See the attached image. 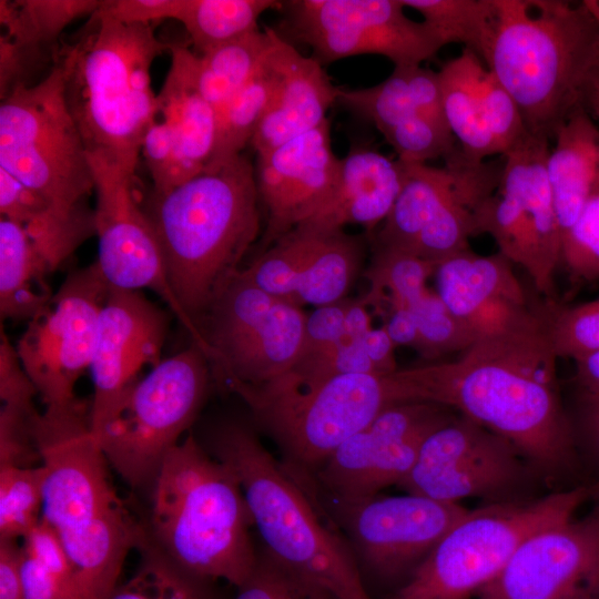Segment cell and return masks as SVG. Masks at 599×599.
<instances>
[{
    "mask_svg": "<svg viewBox=\"0 0 599 599\" xmlns=\"http://www.w3.org/2000/svg\"><path fill=\"white\" fill-rule=\"evenodd\" d=\"M544 306L530 322L477 339L451 362L388 375L395 403L426 402L504 437L548 473L568 468L575 434L562 407Z\"/></svg>",
    "mask_w": 599,
    "mask_h": 599,
    "instance_id": "cell-1",
    "label": "cell"
},
{
    "mask_svg": "<svg viewBox=\"0 0 599 599\" xmlns=\"http://www.w3.org/2000/svg\"><path fill=\"white\" fill-rule=\"evenodd\" d=\"M78 397L45 406L33 424L44 469L41 519L54 531L73 572V599H108L131 550L151 545L111 483L108 461Z\"/></svg>",
    "mask_w": 599,
    "mask_h": 599,
    "instance_id": "cell-2",
    "label": "cell"
},
{
    "mask_svg": "<svg viewBox=\"0 0 599 599\" xmlns=\"http://www.w3.org/2000/svg\"><path fill=\"white\" fill-rule=\"evenodd\" d=\"M170 44L154 24H128L93 13L74 40L55 48L65 104L91 165L135 175L143 138L159 116L151 67Z\"/></svg>",
    "mask_w": 599,
    "mask_h": 599,
    "instance_id": "cell-3",
    "label": "cell"
},
{
    "mask_svg": "<svg viewBox=\"0 0 599 599\" xmlns=\"http://www.w3.org/2000/svg\"><path fill=\"white\" fill-rule=\"evenodd\" d=\"M256 173L241 154L155 195L148 213L170 286L197 321L229 282L261 231Z\"/></svg>",
    "mask_w": 599,
    "mask_h": 599,
    "instance_id": "cell-4",
    "label": "cell"
},
{
    "mask_svg": "<svg viewBox=\"0 0 599 599\" xmlns=\"http://www.w3.org/2000/svg\"><path fill=\"white\" fill-rule=\"evenodd\" d=\"M493 34L483 59L520 109L528 133L552 141L583 105L599 60V23L582 2L494 0Z\"/></svg>",
    "mask_w": 599,
    "mask_h": 599,
    "instance_id": "cell-5",
    "label": "cell"
},
{
    "mask_svg": "<svg viewBox=\"0 0 599 599\" xmlns=\"http://www.w3.org/2000/svg\"><path fill=\"white\" fill-rule=\"evenodd\" d=\"M251 526L234 471L189 434L167 454L152 485L154 546L189 575L238 588L257 561Z\"/></svg>",
    "mask_w": 599,
    "mask_h": 599,
    "instance_id": "cell-6",
    "label": "cell"
},
{
    "mask_svg": "<svg viewBox=\"0 0 599 599\" xmlns=\"http://www.w3.org/2000/svg\"><path fill=\"white\" fill-rule=\"evenodd\" d=\"M212 450L236 475L268 554L337 599H373L339 531L251 427L236 422L220 426Z\"/></svg>",
    "mask_w": 599,
    "mask_h": 599,
    "instance_id": "cell-7",
    "label": "cell"
},
{
    "mask_svg": "<svg viewBox=\"0 0 599 599\" xmlns=\"http://www.w3.org/2000/svg\"><path fill=\"white\" fill-rule=\"evenodd\" d=\"M592 490L578 487L468 510L388 599H469L537 531L569 520Z\"/></svg>",
    "mask_w": 599,
    "mask_h": 599,
    "instance_id": "cell-8",
    "label": "cell"
},
{
    "mask_svg": "<svg viewBox=\"0 0 599 599\" xmlns=\"http://www.w3.org/2000/svg\"><path fill=\"white\" fill-rule=\"evenodd\" d=\"M0 167L64 212L93 211L87 204L93 171L57 63L38 83L20 84L1 99Z\"/></svg>",
    "mask_w": 599,
    "mask_h": 599,
    "instance_id": "cell-9",
    "label": "cell"
},
{
    "mask_svg": "<svg viewBox=\"0 0 599 599\" xmlns=\"http://www.w3.org/2000/svg\"><path fill=\"white\" fill-rule=\"evenodd\" d=\"M211 378L206 356L192 343L140 378L93 433L108 464L132 488L152 487L200 412Z\"/></svg>",
    "mask_w": 599,
    "mask_h": 599,
    "instance_id": "cell-10",
    "label": "cell"
},
{
    "mask_svg": "<svg viewBox=\"0 0 599 599\" xmlns=\"http://www.w3.org/2000/svg\"><path fill=\"white\" fill-rule=\"evenodd\" d=\"M288 457V466L315 473L351 436L395 404L388 375L348 374L311 387L282 378L229 389Z\"/></svg>",
    "mask_w": 599,
    "mask_h": 599,
    "instance_id": "cell-11",
    "label": "cell"
},
{
    "mask_svg": "<svg viewBox=\"0 0 599 599\" xmlns=\"http://www.w3.org/2000/svg\"><path fill=\"white\" fill-rule=\"evenodd\" d=\"M306 314L238 272L197 321L212 378L221 387L260 386L301 357Z\"/></svg>",
    "mask_w": 599,
    "mask_h": 599,
    "instance_id": "cell-12",
    "label": "cell"
},
{
    "mask_svg": "<svg viewBox=\"0 0 599 599\" xmlns=\"http://www.w3.org/2000/svg\"><path fill=\"white\" fill-rule=\"evenodd\" d=\"M550 140L528 133L505 153L497 191L478 211V235H490L510 263L521 266L547 302H556L561 231L546 161Z\"/></svg>",
    "mask_w": 599,
    "mask_h": 599,
    "instance_id": "cell-13",
    "label": "cell"
},
{
    "mask_svg": "<svg viewBox=\"0 0 599 599\" xmlns=\"http://www.w3.org/2000/svg\"><path fill=\"white\" fill-rule=\"evenodd\" d=\"M303 486L332 524L344 530L354 556L384 581L407 580L468 511L458 502L408 493L346 501L325 495L309 480Z\"/></svg>",
    "mask_w": 599,
    "mask_h": 599,
    "instance_id": "cell-14",
    "label": "cell"
},
{
    "mask_svg": "<svg viewBox=\"0 0 599 599\" xmlns=\"http://www.w3.org/2000/svg\"><path fill=\"white\" fill-rule=\"evenodd\" d=\"M285 26L323 65L377 54L394 67L419 65L445 47L424 22L405 13L402 0L283 1Z\"/></svg>",
    "mask_w": 599,
    "mask_h": 599,
    "instance_id": "cell-15",
    "label": "cell"
},
{
    "mask_svg": "<svg viewBox=\"0 0 599 599\" xmlns=\"http://www.w3.org/2000/svg\"><path fill=\"white\" fill-rule=\"evenodd\" d=\"M110 288L94 262L71 272L28 322L16 348L45 406L77 398L74 387L90 369Z\"/></svg>",
    "mask_w": 599,
    "mask_h": 599,
    "instance_id": "cell-16",
    "label": "cell"
},
{
    "mask_svg": "<svg viewBox=\"0 0 599 599\" xmlns=\"http://www.w3.org/2000/svg\"><path fill=\"white\" fill-rule=\"evenodd\" d=\"M521 457L504 437L465 416L453 417L425 438L413 468L397 486L447 502L469 497L514 500L509 496L528 475Z\"/></svg>",
    "mask_w": 599,
    "mask_h": 599,
    "instance_id": "cell-17",
    "label": "cell"
},
{
    "mask_svg": "<svg viewBox=\"0 0 599 599\" xmlns=\"http://www.w3.org/2000/svg\"><path fill=\"white\" fill-rule=\"evenodd\" d=\"M454 416L449 408L426 402H402L384 408L345 440L313 474L314 487L339 500L377 496L398 485L413 468L425 438Z\"/></svg>",
    "mask_w": 599,
    "mask_h": 599,
    "instance_id": "cell-18",
    "label": "cell"
},
{
    "mask_svg": "<svg viewBox=\"0 0 599 599\" xmlns=\"http://www.w3.org/2000/svg\"><path fill=\"white\" fill-rule=\"evenodd\" d=\"M94 176L97 264L111 287L150 290L162 298L202 351L204 339L180 306L166 276L161 248L135 193L136 176L120 169L91 165Z\"/></svg>",
    "mask_w": 599,
    "mask_h": 599,
    "instance_id": "cell-19",
    "label": "cell"
},
{
    "mask_svg": "<svg viewBox=\"0 0 599 599\" xmlns=\"http://www.w3.org/2000/svg\"><path fill=\"white\" fill-rule=\"evenodd\" d=\"M599 593V507L527 538L476 599H575Z\"/></svg>",
    "mask_w": 599,
    "mask_h": 599,
    "instance_id": "cell-20",
    "label": "cell"
},
{
    "mask_svg": "<svg viewBox=\"0 0 599 599\" xmlns=\"http://www.w3.org/2000/svg\"><path fill=\"white\" fill-rule=\"evenodd\" d=\"M169 315L141 291L111 287L102 307L90 373L92 432L99 430L145 367L156 366Z\"/></svg>",
    "mask_w": 599,
    "mask_h": 599,
    "instance_id": "cell-21",
    "label": "cell"
},
{
    "mask_svg": "<svg viewBox=\"0 0 599 599\" xmlns=\"http://www.w3.org/2000/svg\"><path fill=\"white\" fill-rule=\"evenodd\" d=\"M341 166L331 122L257 154L256 183L266 209L261 252L312 217L336 185Z\"/></svg>",
    "mask_w": 599,
    "mask_h": 599,
    "instance_id": "cell-22",
    "label": "cell"
},
{
    "mask_svg": "<svg viewBox=\"0 0 599 599\" xmlns=\"http://www.w3.org/2000/svg\"><path fill=\"white\" fill-rule=\"evenodd\" d=\"M434 275L437 294L476 341L524 325L539 313L500 253L483 256L468 248L437 263Z\"/></svg>",
    "mask_w": 599,
    "mask_h": 599,
    "instance_id": "cell-23",
    "label": "cell"
},
{
    "mask_svg": "<svg viewBox=\"0 0 599 599\" xmlns=\"http://www.w3.org/2000/svg\"><path fill=\"white\" fill-rule=\"evenodd\" d=\"M443 166L403 163L399 194L376 233V246L413 254L425 230L458 196L499 180L502 162H474L458 148Z\"/></svg>",
    "mask_w": 599,
    "mask_h": 599,
    "instance_id": "cell-24",
    "label": "cell"
},
{
    "mask_svg": "<svg viewBox=\"0 0 599 599\" xmlns=\"http://www.w3.org/2000/svg\"><path fill=\"white\" fill-rule=\"evenodd\" d=\"M271 53L277 83L251 144L256 154L272 150L327 120V111L337 102L335 87L324 65L302 54L288 40L271 28Z\"/></svg>",
    "mask_w": 599,
    "mask_h": 599,
    "instance_id": "cell-25",
    "label": "cell"
},
{
    "mask_svg": "<svg viewBox=\"0 0 599 599\" xmlns=\"http://www.w3.org/2000/svg\"><path fill=\"white\" fill-rule=\"evenodd\" d=\"M403 177L399 160H392L369 146H353L341 159L337 182L329 197L301 225L327 233L357 224L372 233L390 212Z\"/></svg>",
    "mask_w": 599,
    "mask_h": 599,
    "instance_id": "cell-26",
    "label": "cell"
},
{
    "mask_svg": "<svg viewBox=\"0 0 599 599\" xmlns=\"http://www.w3.org/2000/svg\"><path fill=\"white\" fill-rule=\"evenodd\" d=\"M171 65L158 93L159 118L172 129L177 155V185L209 164L215 141V110L200 94L189 67L190 49L171 47Z\"/></svg>",
    "mask_w": 599,
    "mask_h": 599,
    "instance_id": "cell-27",
    "label": "cell"
},
{
    "mask_svg": "<svg viewBox=\"0 0 599 599\" xmlns=\"http://www.w3.org/2000/svg\"><path fill=\"white\" fill-rule=\"evenodd\" d=\"M337 102L373 123L383 136L419 116L447 126L438 71L423 64L394 67L373 87L339 88Z\"/></svg>",
    "mask_w": 599,
    "mask_h": 599,
    "instance_id": "cell-28",
    "label": "cell"
},
{
    "mask_svg": "<svg viewBox=\"0 0 599 599\" xmlns=\"http://www.w3.org/2000/svg\"><path fill=\"white\" fill-rule=\"evenodd\" d=\"M552 141L546 171L564 237L580 214L598 175L599 125L581 105L558 126Z\"/></svg>",
    "mask_w": 599,
    "mask_h": 599,
    "instance_id": "cell-29",
    "label": "cell"
},
{
    "mask_svg": "<svg viewBox=\"0 0 599 599\" xmlns=\"http://www.w3.org/2000/svg\"><path fill=\"white\" fill-rule=\"evenodd\" d=\"M0 213L20 225L52 272L91 235L94 214L69 213L32 192L0 167Z\"/></svg>",
    "mask_w": 599,
    "mask_h": 599,
    "instance_id": "cell-30",
    "label": "cell"
},
{
    "mask_svg": "<svg viewBox=\"0 0 599 599\" xmlns=\"http://www.w3.org/2000/svg\"><path fill=\"white\" fill-rule=\"evenodd\" d=\"M484 67L478 55L463 49L438 71L447 126L464 156L474 162L501 155L487 128L479 97L478 80Z\"/></svg>",
    "mask_w": 599,
    "mask_h": 599,
    "instance_id": "cell-31",
    "label": "cell"
},
{
    "mask_svg": "<svg viewBox=\"0 0 599 599\" xmlns=\"http://www.w3.org/2000/svg\"><path fill=\"white\" fill-rule=\"evenodd\" d=\"M52 273L24 230L0 220L1 319L30 321L51 298L47 281Z\"/></svg>",
    "mask_w": 599,
    "mask_h": 599,
    "instance_id": "cell-32",
    "label": "cell"
},
{
    "mask_svg": "<svg viewBox=\"0 0 599 599\" xmlns=\"http://www.w3.org/2000/svg\"><path fill=\"white\" fill-rule=\"evenodd\" d=\"M38 390L20 361L16 346L0 344V466H34L40 456L33 424Z\"/></svg>",
    "mask_w": 599,
    "mask_h": 599,
    "instance_id": "cell-33",
    "label": "cell"
},
{
    "mask_svg": "<svg viewBox=\"0 0 599 599\" xmlns=\"http://www.w3.org/2000/svg\"><path fill=\"white\" fill-rule=\"evenodd\" d=\"M364 254L358 236L344 230L318 232L317 241L298 275L291 303L319 307L345 298Z\"/></svg>",
    "mask_w": 599,
    "mask_h": 599,
    "instance_id": "cell-34",
    "label": "cell"
},
{
    "mask_svg": "<svg viewBox=\"0 0 599 599\" xmlns=\"http://www.w3.org/2000/svg\"><path fill=\"white\" fill-rule=\"evenodd\" d=\"M271 30V28H270ZM270 49L248 81L215 109V141L207 166H219L238 155L251 143L263 120L277 83Z\"/></svg>",
    "mask_w": 599,
    "mask_h": 599,
    "instance_id": "cell-35",
    "label": "cell"
},
{
    "mask_svg": "<svg viewBox=\"0 0 599 599\" xmlns=\"http://www.w3.org/2000/svg\"><path fill=\"white\" fill-rule=\"evenodd\" d=\"M270 45L271 30L265 28L203 54L190 50L189 67L195 88L217 109L248 81Z\"/></svg>",
    "mask_w": 599,
    "mask_h": 599,
    "instance_id": "cell-36",
    "label": "cell"
},
{
    "mask_svg": "<svg viewBox=\"0 0 599 599\" xmlns=\"http://www.w3.org/2000/svg\"><path fill=\"white\" fill-rule=\"evenodd\" d=\"M276 0H184L177 18L186 30L196 54L258 30L260 17L280 10Z\"/></svg>",
    "mask_w": 599,
    "mask_h": 599,
    "instance_id": "cell-37",
    "label": "cell"
},
{
    "mask_svg": "<svg viewBox=\"0 0 599 599\" xmlns=\"http://www.w3.org/2000/svg\"><path fill=\"white\" fill-rule=\"evenodd\" d=\"M101 0L0 1L1 32L17 44L41 53L55 49L62 31L74 20L92 16Z\"/></svg>",
    "mask_w": 599,
    "mask_h": 599,
    "instance_id": "cell-38",
    "label": "cell"
},
{
    "mask_svg": "<svg viewBox=\"0 0 599 599\" xmlns=\"http://www.w3.org/2000/svg\"><path fill=\"white\" fill-rule=\"evenodd\" d=\"M417 11L445 45L463 44L481 60L495 22L494 0H402Z\"/></svg>",
    "mask_w": 599,
    "mask_h": 599,
    "instance_id": "cell-39",
    "label": "cell"
},
{
    "mask_svg": "<svg viewBox=\"0 0 599 599\" xmlns=\"http://www.w3.org/2000/svg\"><path fill=\"white\" fill-rule=\"evenodd\" d=\"M317 237L318 232L298 225L258 253L240 273L267 294L291 303L298 275Z\"/></svg>",
    "mask_w": 599,
    "mask_h": 599,
    "instance_id": "cell-40",
    "label": "cell"
},
{
    "mask_svg": "<svg viewBox=\"0 0 599 599\" xmlns=\"http://www.w3.org/2000/svg\"><path fill=\"white\" fill-rule=\"evenodd\" d=\"M436 264L414 254L376 246L366 273L370 291L368 305L385 302L389 309L409 308L428 288L427 281Z\"/></svg>",
    "mask_w": 599,
    "mask_h": 599,
    "instance_id": "cell-41",
    "label": "cell"
},
{
    "mask_svg": "<svg viewBox=\"0 0 599 599\" xmlns=\"http://www.w3.org/2000/svg\"><path fill=\"white\" fill-rule=\"evenodd\" d=\"M43 484L41 465L0 466V539H23L39 524Z\"/></svg>",
    "mask_w": 599,
    "mask_h": 599,
    "instance_id": "cell-42",
    "label": "cell"
},
{
    "mask_svg": "<svg viewBox=\"0 0 599 599\" xmlns=\"http://www.w3.org/2000/svg\"><path fill=\"white\" fill-rule=\"evenodd\" d=\"M142 556L135 573L108 599H211L205 580L180 569L154 545Z\"/></svg>",
    "mask_w": 599,
    "mask_h": 599,
    "instance_id": "cell-43",
    "label": "cell"
},
{
    "mask_svg": "<svg viewBox=\"0 0 599 599\" xmlns=\"http://www.w3.org/2000/svg\"><path fill=\"white\" fill-rule=\"evenodd\" d=\"M548 336L557 357L573 362L599 352V297L561 306L544 305Z\"/></svg>",
    "mask_w": 599,
    "mask_h": 599,
    "instance_id": "cell-44",
    "label": "cell"
},
{
    "mask_svg": "<svg viewBox=\"0 0 599 599\" xmlns=\"http://www.w3.org/2000/svg\"><path fill=\"white\" fill-rule=\"evenodd\" d=\"M419 333L418 353L435 359L471 346L475 336L450 313L436 291L427 288L408 308Z\"/></svg>",
    "mask_w": 599,
    "mask_h": 599,
    "instance_id": "cell-45",
    "label": "cell"
},
{
    "mask_svg": "<svg viewBox=\"0 0 599 599\" xmlns=\"http://www.w3.org/2000/svg\"><path fill=\"white\" fill-rule=\"evenodd\" d=\"M561 265L575 284L599 281V171L580 214L562 237Z\"/></svg>",
    "mask_w": 599,
    "mask_h": 599,
    "instance_id": "cell-46",
    "label": "cell"
},
{
    "mask_svg": "<svg viewBox=\"0 0 599 599\" xmlns=\"http://www.w3.org/2000/svg\"><path fill=\"white\" fill-rule=\"evenodd\" d=\"M234 599H337L332 592L275 559L265 549Z\"/></svg>",
    "mask_w": 599,
    "mask_h": 599,
    "instance_id": "cell-47",
    "label": "cell"
},
{
    "mask_svg": "<svg viewBox=\"0 0 599 599\" xmlns=\"http://www.w3.org/2000/svg\"><path fill=\"white\" fill-rule=\"evenodd\" d=\"M478 91L487 128L504 155L528 134L522 114L486 65L479 74Z\"/></svg>",
    "mask_w": 599,
    "mask_h": 599,
    "instance_id": "cell-48",
    "label": "cell"
},
{
    "mask_svg": "<svg viewBox=\"0 0 599 599\" xmlns=\"http://www.w3.org/2000/svg\"><path fill=\"white\" fill-rule=\"evenodd\" d=\"M141 155L154 185L155 195H163L177 186V155L171 126L161 118L148 129Z\"/></svg>",
    "mask_w": 599,
    "mask_h": 599,
    "instance_id": "cell-49",
    "label": "cell"
},
{
    "mask_svg": "<svg viewBox=\"0 0 599 599\" xmlns=\"http://www.w3.org/2000/svg\"><path fill=\"white\" fill-rule=\"evenodd\" d=\"M22 548L49 570L61 599L74 598L73 572L68 556L54 531L42 519L23 538Z\"/></svg>",
    "mask_w": 599,
    "mask_h": 599,
    "instance_id": "cell-50",
    "label": "cell"
},
{
    "mask_svg": "<svg viewBox=\"0 0 599 599\" xmlns=\"http://www.w3.org/2000/svg\"><path fill=\"white\" fill-rule=\"evenodd\" d=\"M348 303L349 300L344 298L334 304L315 307L306 315L300 359L323 352L342 341Z\"/></svg>",
    "mask_w": 599,
    "mask_h": 599,
    "instance_id": "cell-51",
    "label": "cell"
},
{
    "mask_svg": "<svg viewBox=\"0 0 599 599\" xmlns=\"http://www.w3.org/2000/svg\"><path fill=\"white\" fill-rule=\"evenodd\" d=\"M184 0H101L95 13L128 24H154L177 18Z\"/></svg>",
    "mask_w": 599,
    "mask_h": 599,
    "instance_id": "cell-52",
    "label": "cell"
},
{
    "mask_svg": "<svg viewBox=\"0 0 599 599\" xmlns=\"http://www.w3.org/2000/svg\"><path fill=\"white\" fill-rule=\"evenodd\" d=\"M43 54L28 50L9 37L0 35V93L7 97L16 87L28 84L26 77Z\"/></svg>",
    "mask_w": 599,
    "mask_h": 599,
    "instance_id": "cell-53",
    "label": "cell"
},
{
    "mask_svg": "<svg viewBox=\"0 0 599 599\" xmlns=\"http://www.w3.org/2000/svg\"><path fill=\"white\" fill-rule=\"evenodd\" d=\"M20 577L24 599H61L57 582L49 570L28 554L20 549Z\"/></svg>",
    "mask_w": 599,
    "mask_h": 599,
    "instance_id": "cell-54",
    "label": "cell"
},
{
    "mask_svg": "<svg viewBox=\"0 0 599 599\" xmlns=\"http://www.w3.org/2000/svg\"><path fill=\"white\" fill-rule=\"evenodd\" d=\"M17 540L0 539V599H24Z\"/></svg>",
    "mask_w": 599,
    "mask_h": 599,
    "instance_id": "cell-55",
    "label": "cell"
},
{
    "mask_svg": "<svg viewBox=\"0 0 599 599\" xmlns=\"http://www.w3.org/2000/svg\"><path fill=\"white\" fill-rule=\"evenodd\" d=\"M362 345L377 375L386 376L397 370L396 346L384 325L372 327L363 337Z\"/></svg>",
    "mask_w": 599,
    "mask_h": 599,
    "instance_id": "cell-56",
    "label": "cell"
},
{
    "mask_svg": "<svg viewBox=\"0 0 599 599\" xmlns=\"http://www.w3.org/2000/svg\"><path fill=\"white\" fill-rule=\"evenodd\" d=\"M395 346H407L419 351V333L416 321L407 308H392L384 324Z\"/></svg>",
    "mask_w": 599,
    "mask_h": 599,
    "instance_id": "cell-57",
    "label": "cell"
},
{
    "mask_svg": "<svg viewBox=\"0 0 599 599\" xmlns=\"http://www.w3.org/2000/svg\"><path fill=\"white\" fill-rule=\"evenodd\" d=\"M367 306L368 303L365 298L349 300L344 321V339L362 341L373 327Z\"/></svg>",
    "mask_w": 599,
    "mask_h": 599,
    "instance_id": "cell-58",
    "label": "cell"
},
{
    "mask_svg": "<svg viewBox=\"0 0 599 599\" xmlns=\"http://www.w3.org/2000/svg\"><path fill=\"white\" fill-rule=\"evenodd\" d=\"M581 429L599 465V397L582 396Z\"/></svg>",
    "mask_w": 599,
    "mask_h": 599,
    "instance_id": "cell-59",
    "label": "cell"
},
{
    "mask_svg": "<svg viewBox=\"0 0 599 599\" xmlns=\"http://www.w3.org/2000/svg\"><path fill=\"white\" fill-rule=\"evenodd\" d=\"M576 364V382L582 396L599 397V352L590 354Z\"/></svg>",
    "mask_w": 599,
    "mask_h": 599,
    "instance_id": "cell-60",
    "label": "cell"
},
{
    "mask_svg": "<svg viewBox=\"0 0 599 599\" xmlns=\"http://www.w3.org/2000/svg\"><path fill=\"white\" fill-rule=\"evenodd\" d=\"M583 106L599 125V60L586 85L583 92Z\"/></svg>",
    "mask_w": 599,
    "mask_h": 599,
    "instance_id": "cell-61",
    "label": "cell"
},
{
    "mask_svg": "<svg viewBox=\"0 0 599 599\" xmlns=\"http://www.w3.org/2000/svg\"><path fill=\"white\" fill-rule=\"evenodd\" d=\"M581 2L591 17L599 23V0H583Z\"/></svg>",
    "mask_w": 599,
    "mask_h": 599,
    "instance_id": "cell-62",
    "label": "cell"
},
{
    "mask_svg": "<svg viewBox=\"0 0 599 599\" xmlns=\"http://www.w3.org/2000/svg\"><path fill=\"white\" fill-rule=\"evenodd\" d=\"M575 599H599V593L581 597V598H575Z\"/></svg>",
    "mask_w": 599,
    "mask_h": 599,
    "instance_id": "cell-63",
    "label": "cell"
},
{
    "mask_svg": "<svg viewBox=\"0 0 599 599\" xmlns=\"http://www.w3.org/2000/svg\"><path fill=\"white\" fill-rule=\"evenodd\" d=\"M595 489H596L597 495L599 496V486L596 487Z\"/></svg>",
    "mask_w": 599,
    "mask_h": 599,
    "instance_id": "cell-64",
    "label": "cell"
}]
</instances>
